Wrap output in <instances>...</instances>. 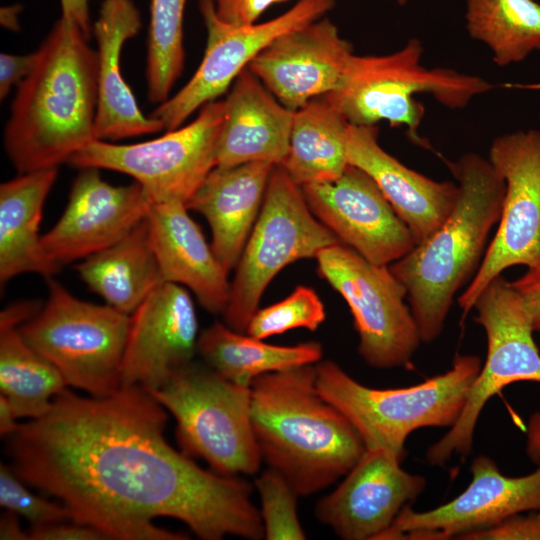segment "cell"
<instances>
[{
	"label": "cell",
	"mask_w": 540,
	"mask_h": 540,
	"mask_svg": "<svg viewBox=\"0 0 540 540\" xmlns=\"http://www.w3.org/2000/svg\"><path fill=\"white\" fill-rule=\"evenodd\" d=\"M166 422L167 410L140 386L104 397L65 389L7 437L9 466L107 539H187L158 528L157 517L182 521L204 540L264 538L251 485L174 449Z\"/></svg>",
	"instance_id": "cell-1"
},
{
	"label": "cell",
	"mask_w": 540,
	"mask_h": 540,
	"mask_svg": "<svg viewBox=\"0 0 540 540\" xmlns=\"http://www.w3.org/2000/svg\"><path fill=\"white\" fill-rule=\"evenodd\" d=\"M88 39L60 17L17 86L4 147L19 174L58 168L96 140L98 61Z\"/></svg>",
	"instance_id": "cell-2"
},
{
	"label": "cell",
	"mask_w": 540,
	"mask_h": 540,
	"mask_svg": "<svg viewBox=\"0 0 540 540\" xmlns=\"http://www.w3.org/2000/svg\"><path fill=\"white\" fill-rule=\"evenodd\" d=\"M251 421L262 461L299 496L345 476L365 446L348 419L319 392L315 364L252 380Z\"/></svg>",
	"instance_id": "cell-3"
},
{
	"label": "cell",
	"mask_w": 540,
	"mask_h": 540,
	"mask_svg": "<svg viewBox=\"0 0 540 540\" xmlns=\"http://www.w3.org/2000/svg\"><path fill=\"white\" fill-rule=\"evenodd\" d=\"M447 165L459 188L453 210L425 241L389 265L406 289L426 343L441 334L455 295L478 270L489 233L500 219L506 187L479 154L466 153Z\"/></svg>",
	"instance_id": "cell-4"
},
{
	"label": "cell",
	"mask_w": 540,
	"mask_h": 540,
	"mask_svg": "<svg viewBox=\"0 0 540 540\" xmlns=\"http://www.w3.org/2000/svg\"><path fill=\"white\" fill-rule=\"evenodd\" d=\"M423 53L417 38L390 54L354 53L337 88L326 96L349 124L376 126L386 121L404 127L410 140L428 147L419 135L425 110L416 95H430L445 108L458 110L496 86L454 69L428 68L421 63Z\"/></svg>",
	"instance_id": "cell-5"
},
{
	"label": "cell",
	"mask_w": 540,
	"mask_h": 540,
	"mask_svg": "<svg viewBox=\"0 0 540 540\" xmlns=\"http://www.w3.org/2000/svg\"><path fill=\"white\" fill-rule=\"evenodd\" d=\"M481 367L478 356L457 354L445 373L408 387L377 389L359 383L334 361L315 364L319 392L348 419L365 448H385L401 457L416 429L453 426Z\"/></svg>",
	"instance_id": "cell-6"
},
{
	"label": "cell",
	"mask_w": 540,
	"mask_h": 540,
	"mask_svg": "<svg viewBox=\"0 0 540 540\" xmlns=\"http://www.w3.org/2000/svg\"><path fill=\"white\" fill-rule=\"evenodd\" d=\"M150 393L174 416L186 455L227 476L259 471L262 458L252 427L250 386L191 361Z\"/></svg>",
	"instance_id": "cell-7"
},
{
	"label": "cell",
	"mask_w": 540,
	"mask_h": 540,
	"mask_svg": "<svg viewBox=\"0 0 540 540\" xmlns=\"http://www.w3.org/2000/svg\"><path fill=\"white\" fill-rule=\"evenodd\" d=\"M47 285L48 299L20 325L22 336L67 386L96 397L115 393L122 387L130 315L80 300L52 277Z\"/></svg>",
	"instance_id": "cell-8"
},
{
	"label": "cell",
	"mask_w": 540,
	"mask_h": 540,
	"mask_svg": "<svg viewBox=\"0 0 540 540\" xmlns=\"http://www.w3.org/2000/svg\"><path fill=\"white\" fill-rule=\"evenodd\" d=\"M338 243L311 212L301 186L282 166H274L259 215L234 268L224 323L245 332L265 289L283 268L315 258Z\"/></svg>",
	"instance_id": "cell-9"
},
{
	"label": "cell",
	"mask_w": 540,
	"mask_h": 540,
	"mask_svg": "<svg viewBox=\"0 0 540 540\" xmlns=\"http://www.w3.org/2000/svg\"><path fill=\"white\" fill-rule=\"evenodd\" d=\"M475 322L485 331L487 355L473 382L458 420L426 453L431 465L442 466L454 454L467 456L485 404L506 386L519 381L540 383V351L530 315L517 290L501 275L475 301Z\"/></svg>",
	"instance_id": "cell-10"
},
{
	"label": "cell",
	"mask_w": 540,
	"mask_h": 540,
	"mask_svg": "<svg viewBox=\"0 0 540 540\" xmlns=\"http://www.w3.org/2000/svg\"><path fill=\"white\" fill-rule=\"evenodd\" d=\"M225 115V99L204 105L186 125L153 140L115 144L94 140L68 162L126 174L153 203L187 201L216 166V145Z\"/></svg>",
	"instance_id": "cell-11"
},
{
	"label": "cell",
	"mask_w": 540,
	"mask_h": 540,
	"mask_svg": "<svg viewBox=\"0 0 540 540\" xmlns=\"http://www.w3.org/2000/svg\"><path fill=\"white\" fill-rule=\"evenodd\" d=\"M317 271L346 301L359 336L358 352L376 369L408 366L421 340L403 284L387 265L374 264L338 243L315 257Z\"/></svg>",
	"instance_id": "cell-12"
},
{
	"label": "cell",
	"mask_w": 540,
	"mask_h": 540,
	"mask_svg": "<svg viewBox=\"0 0 540 540\" xmlns=\"http://www.w3.org/2000/svg\"><path fill=\"white\" fill-rule=\"evenodd\" d=\"M488 160L505 181V195L496 234L458 298L463 318L488 284L507 268L540 263V130L496 137Z\"/></svg>",
	"instance_id": "cell-13"
},
{
	"label": "cell",
	"mask_w": 540,
	"mask_h": 540,
	"mask_svg": "<svg viewBox=\"0 0 540 540\" xmlns=\"http://www.w3.org/2000/svg\"><path fill=\"white\" fill-rule=\"evenodd\" d=\"M335 0H299L281 15L265 22L235 26L221 20L214 0H199L207 30L203 58L191 79L150 114L165 131L181 127L197 110L218 100L250 62L285 32L317 20L330 11Z\"/></svg>",
	"instance_id": "cell-14"
},
{
	"label": "cell",
	"mask_w": 540,
	"mask_h": 540,
	"mask_svg": "<svg viewBox=\"0 0 540 540\" xmlns=\"http://www.w3.org/2000/svg\"><path fill=\"white\" fill-rule=\"evenodd\" d=\"M471 473L470 484L453 500L422 512L404 506L376 540L462 539L516 514L540 510V464L531 474L508 477L490 457L479 455Z\"/></svg>",
	"instance_id": "cell-15"
},
{
	"label": "cell",
	"mask_w": 540,
	"mask_h": 540,
	"mask_svg": "<svg viewBox=\"0 0 540 540\" xmlns=\"http://www.w3.org/2000/svg\"><path fill=\"white\" fill-rule=\"evenodd\" d=\"M301 189L314 216L342 244L374 264L389 266L416 246L373 179L353 165L335 180Z\"/></svg>",
	"instance_id": "cell-16"
},
{
	"label": "cell",
	"mask_w": 540,
	"mask_h": 540,
	"mask_svg": "<svg viewBox=\"0 0 540 540\" xmlns=\"http://www.w3.org/2000/svg\"><path fill=\"white\" fill-rule=\"evenodd\" d=\"M153 202L133 182L115 186L100 169L81 168L56 224L41 236L47 259L56 267L83 260L115 244L147 216Z\"/></svg>",
	"instance_id": "cell-17"
},
{
	"label": "cell",
	"mask_w": 540,
	"mask_h": 540,
	"mask_svg": "<svg viewBox=\"0 0 540 540\" xmlns=\"http://www.w3.org/2000/svg\"><path fill=\"white\" fill-rule=\"evenodd\" d=\"M403 457L365 448L338 487L319 500L316 518L346 540H376L424 490V477L401 468Z\"/></svg>",
	"instance_id": "cell-18"
},
{
	"label": "cell",
	"mask_w": 540,
	"mask_h": 540,
	"mask_svg": "<svg viewBox=\"0 0 540 540\" xmlns=\"http://www.w3.org/2000/svg\"><path fill=\"white\" fill-rule=\"evenodd\" d=\"M353 54L351 43L337 26L321 17L274 39L248 69L284 106L295 111L334 91Z\"/></svg>",
	"instance_id": "cell-19"
},
{
	"label": "cell",
	"mask_w": 540,
	"mask_h": 540,
	"mask_svg": "<svg viewBox=\"0 0 540 540\" xmlns=\"http://www.w3.org/2000/svg\"><path fill=\"white\" fill-rule=\"evenodd\" d=\"M198 318L190 293L162 282L130 315L122 387L158 389L197 352Z\"/></svg>",
	"instance_id": "cell-20"
},
{
	"label": "cell",
	"mask_w": 540,
	"mask_h": 540,
	"mask_svg": "<svg viewBox=\"0 0 540 540\" xmlns=\"http://www.w3.org/2000/svg\"><path fill=\"white\" fill-rule=\"evenodd\" d=\"M348 163L368 174L416 245L425 241L448 217L458 198L452 181H435L410 169L386 152L378 141L377 126L349 125Z\"/></svg>",
	"instance_id": "cell-21"
},
{
	"label": "cell",
	"mask_w": 540,
	"mask_h": 540,
	"mask_svg": "<svg viewBox=\"0 0 540 540\" xmlns=\"http://www.w3.org/2000/svg\"><path fill=\"white\" fill-rule=\"evenodd\" d=\"M182 202L152 203L146 216L163 282L188 288L213 314L226 309L229 273Z\"/></svg>",
	"instance_id": "cell-22"
},
{
	"label": "cell",
	"mask_w": 540,
	"mask_h": 540,
	"mask_svg": "<svg viewBox=\"0 0 540 540\" xmlns=\"http://www.w3.org/2000/svg\"><path fill=\"white\" fill-rule=\"evenodd\" d=\"M140 28V13L132 0L102 2L93 25L98 61L97 140L112 142L164 130L158 119L142 113L120 69L123 46Z\"/></svg>",
	"instance_id": "cell-23"
},
{
	"label": "cell",
	"mask_w": 540,
	"mask_h": 540,
	"mask_svg": "<svg viewBox=\"0 0 540 540\" xmlns=\"http://www.w3.org/2000/svg\"><path fill=\"white\" fill-rule=\"evenodd\" d=\"M294 111L284 106L248 69L225 99V115L216 145V166L285 160Z\"/></svg>",
	"instance_id": "cell-24"
},
{
	"label": "cell",
	"mask_w": 540,
	"mask_h": 540,
	"mask_svg": "<svg viewBox=\"0 0 540 540\" xmlns=\"http://www.w3.org/2000/svg\"><path fill=\"white\" fill-rule=\"evenodd\" d=\"M273 168L266 162L215 166L186 203L206 219L212 249L228 273L257 220Z\"/></svg>",
	"instance_id": "cell-25"
},
{
	"label": "cell",
	"mask_w": 540,
	"mask_h": 540,
	"mask_svg": "<svg viewBox=\"0 0 540 540\" xmlns=\"http://www.w3.org/2000/svg\"><path fill=\"white\" fill-rule=\"evenodd\" d=\"M57 168L19 174L0 186V282L24 273L52 277L60 269L45 256L39 226Z\"/></svg>",
	"instance_id": "cell-26"
},
{
	"label": "cell",
	"mask_w": 540,
	"mask_h": 540,
	"mask_svg": "<svg viewBox=\"0 0 540 540\" xmlns=\"http://www.w3.org/2000/svg\"><path fill=\"white\" fill-rule=\"evenodd\" d=\"M40 308L35 301H20L0 313V394L17 418L41 417L67 386L60 372L19 330Z\"/></svg>",
	"instance_id": "cell-27"
},
{
	"label": "cell",
	"mask_w": 540,
	"mask_h": 540,
	"mask_svg": "<svg viewBox=\"0 0 540 540\" xmlns=\"http://www.w3.org/2000/svg\"><path fill=\"white\" fill-rule=\"evenodd\" d=\"M75 269L105 304L129 315L163 282L146 218L115 244L81 260Z\"/></svg>",
	"instance_id": "cell-28"
},
{
	"label": "cell",
	"mask_w": 540,
	"mask_h": 540,
	"mask_svg": "<svg viewBox=\"0 0 540 540\" xmlns=\"http://www.w3.org/2000/svg\"><path fill=\"white\" fill-rule=\"evenodd\" d=\"M349 123L326 95L294 111L287 156L280 165L300 186L339 178L347 166Z\"/></svg>",
	"instance_id": "cell-29"
},
{
	"label": "cell",
	"mask_w": 540,
	"mask_h": 540,
	"mask_svg": "<svg viewBox=\"0 0 540 540\" xmlns=\"http://www.w3.org/2000/svg\"><path fill=\"white\" fill-rule=\"evenodd\" d=\"M197 352L218 374L246 386L265 373L316 364L323 354L321 344L315 341L291 346L272 345L221 322H214L202 331Z\"/></svg>",
	"instance_id": "cell-30"
},
{
	"label": "cell",
	"mask_w": 540,
	"mask_h": 540,
	"mask_svg": "<svg viewBox=\"0 0 540 540\" xmlns=\"http://www.w3.org/2000/svg\"><path fill=\"white\" fill-rule=\"evenodd\" d=\"M466 30L500 67L540 51V4L535 0H465Z\"/></svg>",
	"instance_id": "cell-31"
},
{
	"label": "cell",
	"mask_w": 540,
	"mask_h": 540,
	"mask_svg": "<svg viewBox=\"0 0 540 540\" xmlns=\"http://www.w3.org/2000/svg\"><path fill=\"white\" fill-rule=\"evenodd\" d=\"M186 1L151 0L146 59L147 98L151 103L166 101L182 74Z\"/></svg>",
	"instance_id": "cell-32"
},
{
	"label": "cell",
	"mask_w": 540,
	"mask_h": 540,
	"mask_svg": "<svg viewBox=\"0 0 540 540\" xmlns=\"http://www.w3.org/2000/svg\"><path fill=\"white\" fill-rule=\"evenodd\" d=\"M325 318V307L318 294L310 287L298 286L283 300L258 308L245 333L264 340L297 328L315 331Z\"/></svg>",
	"instance_id": "cell-33"
},
{
	"label": "cell",
	"mask_w": 540,
	"mask_h": 540,
	"mask_svg": "<svg viewBox=\"0 0 540 540\" xmlns=\"http://www.w3.org/2000/svg\"><path fill=\"white\" fill-rule=\"evenodd\" d=\"M259 494L260 516L267 540L305 539L306 534L297 514L299 496L288 481L268 467L255 480Z\"/></svg>",
	"instance_id": "cell-34"
},
{
	"label": "cell",
	"mask_w": 540,
	"mask_h": 540,
	"mask_svg": "<svg viewBox=\"0 0 540 540\" xmlns=\"http://www.w3.org/2000/svg\"><path fill=\"white\" fill-rule=\"evenodd\" d=\"M9 465H0V505L28 520L32 526L72 520L70 510L30 491Z\"/></svg>",
	"instance_id": "cell-35"
},
{
	"label": "cell",
	"mask_w": 540,
	"mask_h": 540,
	"mask_svg": "<svg viewBox=\"0 0 540 540\" xmlns=\"http://www.w3.org/2000/svg\"><path fill=\"white\" fill-rule=\"evenodd\" d=\"M462 540H540V510L516 514L496 526L467 534Z\"/></svg>",
	"instance_id": "cell-36"
},
{
	"label": "cell",
	"mask_w": 540,
	"mask_h": 540,
	"mask_svg": "<svg viewBox=\"0 0 540 540\" xmlns=\"http://www.w3.org/2000/svg\"><path fill=\"white\" fill-rule=\"evenodd\" d=\"M214 4L221 20L235 26H247L257 23L275 0H214Z\"/></svg>",
	"instance_id": "cell-37"
},
{
	"label": "cell",
	"mask_w": 540,
	"mask_h": 540,
	"mask_svg": "<svg viewBox=\"0 0 540 540\" xmlns=\"http://www.w3.org/2000/svg\"><path fill=\"white\" fill-rule=\"evenodd\" d=\"M33 540H102L107 537L91 526L65 520L32 526L29 532Z\"/></svg>",
	"instance_id": "cell-38"
},
{
	"label": "cell",
	"mask_w": 540,
	"mask_h": 540,
	"mask_svg": "<svg viewBox=\"0 0 540 540\" xmlns=\"http://www.w3.org/2000/svg\"><path fill=\"white\" fill-rule=\"evenodd\" d=\"M38 57L33 53L14 55L0 54V98L3 100L14 86H18L32 71Z\"/></svg>",
	"instance_id": "cell-39"
},
{
	"label": "cell",
	"mask_w": 540,
	"mask_h": 540,
	"mask_svg": "<svg viewBox=\"0 0 540 540\" xmlns=\"http://www.w3.org/2000/svg\"><path fill=\"white\" fill-rule=\"evenodd\" d=\"M512 286L520 294L535 332L540 333V263L530 267Z\"/></svg>",
	"instance_id": "cell-40"
},
{
	"label": "cell",
	"mask_w": 540,
	"mask_h": 540,
	"mask_svg": "<svg viewBox=\"0 0 540 540\" xmlns=\"http://www.w3.org/2000/svg\"><path fill=\"white\" fill-rule=\"evenodd\" d=\"M61 17L76 25L87 37L91 33L88 0H60Z\"/></svg>",
	"instance_id": "cell-41"
},
{
	"label": "cell",
	"mask_w": 540,
	"mask_h": 540,
	"mask_svg": "<svg viewBox=\"0 0 540 540\" xmlns=\"http://www.w3.org/2000/svg\"><path fill=\"white\" fill-rule=\"evenodd\" d=\"M526 453L531 461L540 464V409L529 419L527 430Z\"/></svg>",
	"instance_id": "cell-42"
},
{
	"label": "cell",
	"mask_w": 540,
	"mask_h": 540,
	"mask_svg": "<svg viewBox=\"0 0 540 540\" xmlns=\"http://www.w3.org/2000/svg\"><path fill=\"white\" fill-rule=\"evenodd\" d=\"M0 539L1 540H27L30 539L29 533L21 529L18 515L8 511L0 520Z\"/></svg>",
	"instance_id": "cell-43"
},
{
	"label": "cell",
	"mask_w": 540,
	"mask_h": 540,
	"mask_svg": "<svg viewBox=\"0 0 540 540\" xmlns=\"http://www.w3.org/2000/svg\"><path fill=\"white\" fill-rule=\"evenodd\" d=\"M16 420L17 417L7 398L0 394V435L2 438L9 437L17 430L20 424Z\"/></svg>",
	"instance_id": "cell-44"
},
{
	"label": "cell",
	"mask_w": 540,
	"mask_h": 540,
	"mask_svg": "<svg viewBox=\"0 0 540 540\" xmlns=\"http://www.w3.org/2000/svg\"><path fill=\"white\" fill-rule=\"evenodd\" d=\"M396 3L400 6H404L408 3L409 0H395Z\"/></svg>",
	"instance_id": "cell-45"
},
{
	"label": "cell",
	"mask_w": 540,
	"mask_h": 540,
	"mask_svg": "<svg viewBox=\"0 0 540 540\" xmlns=\"http://www.w3.org/2000/svg\"><path fill=\"white\" fill-rule=\"evenodd\" d=\"M286 1H289V0H275V4H280V3H283V2H286Z\"/></svg>",
	"instance_id": "cell-46"
}]
</instances>
